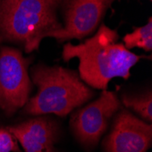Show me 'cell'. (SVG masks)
Wrapping results in <instances>:
<instances>
[{"mask_svg":"<svg viewBox=\"0 0 152 152\" xmlns=\"http://www.w3.org/2000/svg\"><path fill=\"white\" fill-rule=\"evenodd\" d=\"M118 40L117 30L103 24L93 37L79 45L66 44L63 60L67 62L77 58L81 79L94 88L105 90L114 77L128 79L131 67L141 58Z\"/></svg>","mask_w":152,"mask_h":152,"instance_id":"1","label":"cell"},{"mask_svg":"<svg viewBox=\"0 0 152 152\" xmlns=\"http://www.w3.org/2000/svg\"><path fill=\"white\" fill-rule=\"evenodd\" d=\"M62 0H0V43L24 47L26 53L38 49L45 37H56L63 26L57 18Z\"/></svg>","mask_w":152,"mask_h":152,"instance_id":"2","label":"cell"},{"mask_svg":"<svg viewBox=\"0 0 152 152\" xmlns=\"http://www.w3.org/2000/svg\"><path fill=\"white\" fill-rule=\"evenodd\" d=\"M30 76L38 90L24 106V113L27 115L65 117L94 96L77 71L60 66L36 65L31 68Z\"/></svg>","mask_w":152,"mask_h":152,"instance_id":"3","label":"cell"},{"mask_svg":"<svg viewBox=\"0 0 152 152\" xmlns=\"http://www.w3.org/2000/svg\"><path fill=\"white\" fill-rule=\"evenodd\" d=\"M30 58L15 48H0V110L11 117L29 99L33 83L28 74Z\"/></svg>","mask_w":152,"mask_h":152,"instance_id":"4","label":"cell"},{"mask_svg":"<svg viewBox=\"0 0 152 152\" xmlns=\"http://www.w3.org/2000/svg\"><path fill=\"white\" fill-rule=\"evenodd\" d=\"M119 108L120 101L116 93L103 90L98 99L72 114L70 127L75 137L88 150L93 149Z\"/></svg>","mask_w":152,"mask_h":152,"instance_id":"5","label":"cell"},{"mask_svg":"<svg viewBox=\"0 0 152 152\" xmlns=\"http://www.w3.org/2000/svg\"><path fill=\"white\" fill-rule=\"evenodd\" d=\"M113 0H62L63 29L55 37L58 42L82 39L91 35L101 22Z\"/></svg>","mask_w":152,"mask_h":152,"instance_id":"6","label":"cell"},{"mask_svg":"<svg viewBox=\"0 0 152 152\" xmlns=\"http://www.w3.org/2000/svg\"><path fill=\"white\" fill-rule=\"evenodd\" d=\"M151 142V124L136 118L128 110H121L103 146L105 152H147Z\"/></svg>","mask_w":152,"mask_h":152,"instance_id":"7","label":"cell"},{"mask_svg":"<svg viewBox=\"0 0 152 152\" xmlns=\"http://www.w3.org/2000/svg\"><path fill=\"white\" fill-rule=\"evenodd\" d=\"M7 128L25 152H57L55 144L58 140L60 129L56 119L37 116Z\"/></svg>","mask_w":152,"mask_h":152,"instance_id":"8","label":"cell"},{"mask_svg":"<svg viewBox=\"0 0 152 152\" xmlns=\"http://www.w3.org/2000/svg\"><path fill=\"white\" fill-rule=\"evenodd\" d=\"M124 46L126 48H141L145 51H151L152 49V19L143 26L137 27L132 33L127 34L123 37Z\"/></svg>","mask_w":152,"mask_h":152,"instance_id":"9","label":"cell"},{"mask_svg":"<svg viewBox=\"0 0 152 152\" xmlns=\"http://www.w3.org/2000/svg\"><path fill=\"white\" fill-rule=\"evenodd\" d=\"M122 101L127 107H131L148 123L152 120V95L148 90L140 95H122Z\"/></svg>","mask_w":152,"mask_h":152,"instance_id":"10","label":"cell"},{"mask_svg":"<svg viewBox=\"0 0 152 152\" xmlns=\"http://www.w3.org/2000/svg\"><path fill=\"white\" fill-rule=\"evenodd\" d=\"M0 152H21L17 140L7 127L0 124Z\"/></svg>","mask_w":152,"mask_h":152,"instance_id":"11","label":"cell"}]
</instances>
